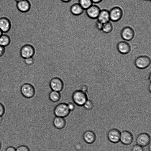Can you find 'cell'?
I'll use <instances>...</instances> for the list:
<instances>
[{
  "label": "cell",
  "instance_id": "6da1fadb",
  "mask_svg": "<svg viewBox=\"0 0 151 151\" xmlns=\"http://www.w3.org/2000/svg\"><path fill=\"white\" fill-rule=\"evenodd\" d=\"M73 103L79 106H83L88 99L86 93L81 90H78L74 91L72 96Z\"/></svg>",
  "mask_w": 151,
  "mask_h": 151
},
{
  "label": "cell",
  "instance_id": "7a4b0ae2",
  "mask_svg": "<svg viewBox=\"0 0 151 151\" xmlns=\"http://www.w3.org/2000/svg\"><path fill=\"white\" fill-rule=\"evenodd\" d=\"M70 111L67 104L65 102H61L55 106L54 110V113L56 116L63 118L67 116Z\"/></svg>",
  "mask_w": 151,
  "mask_h": 151
},
{
  "label": "cell",
  "instance_id": "3957f363",
  "mask_svg": "<svg viewBox=\"0 0 151 151\" xmlns=\"http://www.w3.org/2000/svg\"><path fill=\"white\" fill-rule=\"evenodd\" d=\"M20 91L24 97L29 99L32 97L35 94V89L32 85L29 83H24L20 87Z\"/></svg>",
  "mask_w": 151,
  "mask_h": 151
},
{
  "label": "cell",
  "instance_id": "277c9868",
  "mask_svg": "<svg viewBox=\"0 0 151 151\" xmlns=\"http://www.w3.org/2000/svg\"><path fill=\"white\" fill-rule=\"evenodd\" d=\"M151 60L150 58L146 55H142L137 57L134 61L136 66L140 69H145L150 64Z\"/></svg>",
  "mask_w": 151,
  "mask_h": 151
},
{
  "label": "cell",
  "instance_id": "5b68a950",
  "mask_svg": "<svg viewBox=\"0 0 151 151\" xmlns=\"http://www.w3.org/2000/svg\"><path fill=\"white\" fill-rule=\"evenodd\" d=\"M110 20L116 22L119 21L123 15V11L122 9L119 6L113 7L109 11Z\"/></svg>",
  "mask_w": 151,
  "mask_h": 151
},
{
  "label": "cell",
  "instance_id": "8992f818",
  "mask_svg": "<svg viewBox=\"0 0 151 151\" xmlns=\"http://www.w3.org/2000/svg\"><path fill=\"white\" fill-rule=\"evenodd\" d=\"M49 85L52 90L59 92L62 91L64 87L62 80L57 77H54L50 80Z\"/></svg>",
  "mask_w": 151,
  "mask_h": 151
},
{
  "label": "cell",
  "instance_id": "52a82bcc",
  "mask_svg": "<svg viewBox=\"0 0 151 151\" xmlns=\"http://www.w3.org/2000/svg\"><path fill=\"white\" fill-rule=\"evenodd\" d=\"M34 53V49L33 47L29 44L22 45L20 50V54L23 59L33 57Z\"/></svg>",
  "mask_w": 151,
  "mask_h": 151
},
{
  "label": "cell",
  "instance_id": "ba28073f",
  "mask_svg": "<svg viewBox=\"0 0 151 151\" xmlns=\"http://www.w3.org/2000/svg\"><path fill=\"white\" fill-rule=\"evenodd\" d=\"M120 35L123 39L126 41H130L134 38L135 32L132 28L129 26H126L122 29Z\"/></svg>",
  "mask_w": 151,
  "mask_h": 151
},
{
  "label": "cell",
  "instance_id": "9c48e42d",
  "mask_svg": "<svg viewBox=\"0 0 151 151\" xmlns=\"http://www.w3.org/2000/svg\"><path fill=\"white\" fill-rule=\"evenodd\" d=\"M150 135L146 133L143 132L137 136L136 142L137 144L143 147L149 145L150 143Z\"/></svg>",
  "mask_w": 151,
  "mask_h": 151
},
{
  "label": "cell",
  "instance_id": "30bf717a",
  "mask_svg": "<svg viewBox=\"0 0 151 151\" xmlns=\"http://www.w3.org/2000/svg\"><path fill=\"white\" fill-rule=\"evenodd\" d=\"M121 132L117 129H110L107 133V137L109 141L112 143H116L120 140Z\"/></svg>",
  "mask_w": 151,
  "mask_h": 151
},
{
  "label": "cell",
  "instance_id": "8fae6325",
  "mask_svg": "<svg viewBox=\"0 0 151 151\" xmlns=\"http://www.w3.org/2000/svg\"><path fill=\"white\" fill-rule=\"evenodd\" d=\"M101 11L100 7L97 5L92 4L86 10V14L90 19H96Z\"/></svg>",
  "mask_w": 151,
  "mask_h": 151
},
{
  "label": "cell",
  "instance_id": "7c38bea8",
  "mask_svg": "<svg viewBox=\"0 0 151 151\" xmlns=\"http://www.w3.org/2000/svg\"><path fill=\"white\" fill-rule=\"evenodd\" d=\"M133 140V136L132 133L127 130H124L121 132L120 140L123 144L127 145L132 144Z\"/></svg>",
  "mask_w": 151,
  "mask_h": 151
},
{
  "label": "cell",
  "instance_id": "4fadbf2b",
  "mask_svg": "<svg viewBox=\"0 0 151 151\" xmlns=\"http://www.w3.org/2000/svg\"><path fill=\"white\" fill-rule=\"evenodd\" d=\"M83 137L84 142L89 145L93 143L96 138V134L91 130L85 131L83 134Z\"/></svg>",
  "mask_w": 151,
  "mask_h": 151
},
{
  "label": "cell",
  "instance_id": "5bb4252c",
  "mask_svg": "<svg viewBox=\"0 0 151 151\" xmlns=\"http://www.w3.org/2000/svg\"><path fill=\"white\" fill-rule=\"evenodd\" d=\"M117 49L120 53L125 55L130 52L131 47L128 42L125 41H121L117 44Z\"/></svg>",
  "mask_w": 151,
  "mask_h": 151
},
{
  "label": "cell",
  "instance_id": "9a60e30c",
  "mask_svg": "<svg viewBox=\"0 0 151 151\" xmlns=\"http://www.w3.org/2000/svg\"><path fill=\"white\" fill-rule=\"evenodd\" d=\"M11 23L9 18L6 17L0 18V29L3 33H6L10 29Z\"/></svg>",
  "mask_w": 151,
  "mask_h": 151
},
{
  "label": "cell",
  "instance_id": "2e32d148",
  "mask_svg": "<svg viewBox=\"0 0 151 151\" xmlns=\"http://www.w3.org/2000/svg\"><path fill=\"white\" fill-rule=\"evenodd\" d=\"M30 3L29 0H22L17 2L16 6L18 10L22 13L28 12L30 8Z\"/></svg>",
  "mask_w": 151,
  "mask_h": 151
},
{
  "label": "cell",
  "instance_id": "e0dca14e",
  "mask_svg": "<svg viewBox=\"0 0 151 151\" xmlns=\"http://www.w3.org/2000/svg\"><path fill=\"white\" fill-rule=\"evenodd\" d=\"M97 19L103 24L109 22L110 20L109 11L106 9L101 10Z\"/></svg>",
  "mask_w": 151,
  "mask_h": 151
},
{
  "label": "cell",
  "instance_id": "ac0fdd59",
  "mask_svg": "<svg viewBox=\"0 0 151 151\" xmlns=\"http://www.w3.org/2000/svg\"><path fill=\"white\" fill-rule=\"evenodd\" d=\"M54 126L58 129L63 128L65 124V121L64 118L55 116L53 121Z\"/></svg>",
  "mask_w": 151,
  "mask_h": 151
},
{
  "label": "cell",
  "instance_id": "d6986e66",
  "mask_svg": "<svg viewBox=\"0 0 151 151\" xmlns=\"http://www.w3.org/2000/svg\"><path fill=\"white\" fill-rule=\"evenodd\" d=\"M70 10L72 14L76 15H78L81 14L84 9L78 3H76L72 6Z\"/></svg>",
  "mask_w": 151,
  "mask_h": 151
},
{
  "label": "cell",
  "instance_id": "ffe728a7",
  "mask_svg": "<svg viewBox=\"0 0 151 151\" xmlns=\"http://www.w3.org/2000/svg\"><path fill=\"white\" fill-rule=\"evenodd\" d=\"M11 41L9 36L7 35L3 34L0 37V45L4 47L7 46Z\"/></svg>",
  "mask_w": 151,
  "mask_h": 151
},
{
  "label": "cell",
  "instance_id": "44dd1931",
  "mask_svg": "<svg viewBox=\"0 0 151 151\" xmlns=\"http://www.w3.org/2000/svg\"><path fill=\"white\" fill-rule=\"evenodd\" d=\"M49 97L51 101L56 102L60 100L61 94L60 92L52 90L49 93Z\"/></svg>",
  "mask_w": 151,
  "mask_h": 151
},
{
  "label": "cell",
  "instance_id": "7402d4cb",
  "mask_svg": "<svg viewBox=\"0 0 151 151\" xmlns=\"http://www.w3.org/2000/svg\"><path fill=\"white\" fill-rule=\"evenodd\" d=\"M113 29V26L110 21L103 24L102 31L105 33H110Z\"/></svg>",
  "mask_w": 151,
  "mask_h": 151
},
{
  "label": "cell",
  "instance_id": "603a6c76",
  "mask_svg": "<svg viewBox=\"0 0 151 151\" xmlns=\"http://www.w3.org/2000/svg\"><path fill=\"white\" fill-rule=\"evenodd\" d=\"M78 4L84 9H86L93 4L91 0H79Z\"/></svg>",
  "mask_w": 151,
  "mask_h": 151
},
{
  "label": "cell",
  "instance_id": "cb8c5ba5",
  "mask_svg": "<svg viewBox=\"0 0 151 151\" xmlns=\"http://www.w3.org/2000/svg\"><path fill=\"white\" fill-rule=\"evenodd\" d=\"M83 106L86 110H91L93 108V104L91 101L88 99L83 105Z\"/></svg>",
  "mask_w": 151,
  "mask_h": 151
},
{
  "label": "cell",
  "instance_id": "d4e9b609",
  "mask_svg": "<svg viewBox=\"0 0 151 151\" xmlns=\"http://www.w3.org/2000/svg\"><path fill=\"white\" fill-rule=\"evenodd\" d=\"M24 63L27 66H31L34 63V59L32 57L27 58L24 59Z\"/></svg>",
  "mask_w": 151,
  "mask_h": 151
},
{
  "label": "cell",
  "instance_id": "484cf974",
  "mask_svg": "<svg viewBox=\"0 0 151 151\" xmlns=\"http://www.w3.org/2000/svg\"><path fill=\"white\" fill-rule=\"evenodd\" d=\"M16 151H30V150L27 146L24 145H22L16 148Z\"/></svg>",
  "mask_w": 151,
  "mask_h": 151
},
{
  "label": "cell",
  "instance_id": "4316f807",
  "mask_svg": "<svg viewBox=\"0 0 151 151\" xmlns=\"http://www.w3.org/2000/svg\"><path fill=\"white\" fill-rule=\"evenodd\" d=\"M132 151H145L143 147L138 145H134L132 149Z\"/></svg>",
  "mask_w": 151,
  "mask_h": 151
},
{
  "label": "cell",
  "instance_id": "83f0119b",
  "mask_svg": "<svg viewBox=\"0 0 151 151\" xmlns=\"http://www.w3.org/2000/svg\"><path fill=\"white\" fill-rule=\"evenodd\" d=\"M103 24L97 20L95 23V27L99 30L102 31Z\"/></svg>",
  "mask_w": 151,
  "mask_h": 151
},
{
  "label": "cell",
  "instance_id": "f1b7e54d",
  "mask_svg": "<svg viewBox=\"0 0 151 151\" xmlns=\"http://www.w3.org/2000/svg\"><path fill=\"white\" fill-rule=\"evenodd\" d=\"M67 106L70 111L73 110L75 108V104L73 102H70L67 104Z\"/></svg>",
  "mask_w": 151,
  "mask_h": 151
},
{
  "label": "cell",
  "instance_id": "f546056e",
  "mask_svg": "<svg viewBox=\"0 0 151 151\" xmlns=\"http://www.w3.org/2000/svg\"><path fill=\"white\" fill-rule=\"evenodd\" d=\"M5 109L4 105L0 102V116H3L5 112Z\"/></svg>",
  "mask_w": 151,
  "mask_h": 151
},
{
  "label": "cell",
  "instance_id": "4dcf8cb0",
  "mask_svg": "<svg viewBox=\"0 0 151 151\" xmlns=\"http://www.w3.org/2000/svg\"><path fill=\"white\" fill-rule=\"evenodd\" d=\"M5 50V47L0 45V57L4 54Z\"/></svg>",
  "mask_w": 151,
  "mask_h": 151
},
{
  "label": "cell",
  "instance_id": "1f68e13d",
  "mask_svg": "<svg viewBox=\"0 0 151 151\" xmlns=\"http://www.w3.org/2000/svg\"><path fill=\"white\" fill-rule=\"evenodd\" d=\"M16 148L13 146H10L7 147L5 151H16Z\"/></svg>",
  "mask_w": 151,
  "mask_h": 151
},
{
  "label": "cell",
  "instance_id": "d6a6232c",
  "mask_svg": "<svg viewBox=\"0 0 151 151\" xmlns=\"http://www.w3.org/2000/svg\"><path fill=\"white\" fill-rule=\"evenodd\" d=\"M93 3L98 4L101 2L103 0H91Z\"/></svg>",
  "mask_w": 151,
  "mask_h": 151
},
{
  "label": "cell",
  "instance_id": "836d02e7",
  "mask_svg": "<svg viewBox=\"0 0 151 151\" xmlns=\"http://www.w3.org/2000/svg\"><path fill=\"white\" fill-rule=\"evenodd\" d=\"M3 121V118L2 116H0V124L2 123Z\"/></svg>",
  "mask_w": 151,
  "mask_h": 151
},
{
  "label": "cell",
  "instance_id": "e575fe53",
  "mask_svg": "<svg viewBox=\"0 0 151 151\" xmlns=\"http://www.w3.org/2000/svg\"><path fill=\"white\" fill-rule=\"evenodd\" d=\"M62 1L65 2H69L71 0H61Z\"/></svg>",
  "mask_w": 151,
  "mask_h": 151
},
{
  "label": "cell",
  "instance_id": "d590c367",
  "mask_svg": "<svg viewBox=\"0 0 151 151\" xmlns=\"http://www.w3.org/2000/svg\"><path fill=\"white\" fill-rule=\"evenodd\" d=\"M45 65H48V66H51V65H50V64H45ZM50 67H51V66H50ZM52 67L53 68V67ZM55 68H54V69L55 70ZM54 71H55V70H54ZM55 72H56V76H55V77H56V71H55Z\"/></svg>",
  "mask_w": 151,
  "mask_h": 151
},
{
  "label": "cell",
  "instance_id": "8d00e7d4",
  "mask_svg": "<svg viewBox=\"0 0 151 151\" xmlns=\"http://www.w3.org/2000/svg\"><path fill=\"white\" fill-rule=\"evenodd\" d=\"M148 148H149V151H151V144H150V145H149Z\"/></svg>",
  "mask_w": 151,
  "mask_h": 151
},
{
  "label": "cell",
  "instance_id": "74e56055",
  "mask_svg": "<svg viewBox=\"0 0 151 151\" xmlns=\"http://www.w3.org/2000/svg\"><path fill=\"white\" fill-rule=\"evenodd\" d=\"M149 89L150 91V92L151 90V86L150 84L149 85Z\"/></svg>",
  "mask_w": 151,
  "mask_h": 151
},
{
  "label": "cell",
  "instance_id": "f35d334b",
  "mask_svg": "<svg viewBox=\"0 0 151 151\" xmlns=\"http://www.w3.org/2000/svg\"><path fill=\"white\" fill-rule=\"evenodd\" d=\"M3 34V32L0 29V37Z\"/></svg>",
  "mask_w": 151,
  "mask_h": 151
},
{
  "label": "cell",
  "instance_id": "ab89813d",
  "mask_svg": "<svg viewBox=\"0 0 151 151\" xmlns=\"http://www.w3.org/2000/svg\"><path fill=\"white\" fill-rule=\"evenodd\" d=\"M17 2L20 1L22 0H14Z\"/></svg>",
  "mask_w": 151,
  "mask_h": 151
},
{
  "label": "cell",
  "instance_id": "60d3db41",
  "mask_svg": "<svg viewBox=\"0 0 151 151\" xmlns=\"http://www.w3.org/2000/svg\"><path fill=\"white\" fill-rule=\"evenodd\" d=\"M1 143L0 142V150L1 149Z\"/></svg>",
  "mask_w": 151,
  "mask_h": 151
},
{
  "label": "cell",
  "instance_id": "b9f144b4",
  "mask_svg": "<svg viewBox=\"0 0 151 151\" xmlns=\"http://www.w3.org/2000/svg\"><path fill=\"white\" fill-rule=\"evenodd\" d=\"M47 66H48V67H50V66H48V65H47ZM54 70V71L55 70L54 69V70ZM55 76H56V72H55ZM54 73H53V74H54Z\"/></svg>",
  "mask_w": 151,
  "mask_h": 151
},
{
  "label": "cell",
  "instance_id": "7bdbcfd3",
  "mask_svg": "<svg viewBox=\"0 0 151 151\" xmlns=\"http://www.w3.org/2000/svg\"><path fill=\"white\" fill-rule=\"evenodd\" d=\"M145 0V1H150V0Z\"/></svg>",
  "mask_w": 151,
  "mask_h": 151
},
{
  "label": "cell",
  "instance_id": "ee69618b",
  "mask_svg": "<svg viewBox=\"0 0 151 151\" xmlns=\"http://www.w3.org/2000/svg\"><path fill=\"white\" fill-rule=\"evenodd\" d=\"M47 67H48V66H47Z\"/></svg>",
  "mask_w": 151,
  "mask_h": 151
},
{
  "label": "cell",
  "instance_id": "f6af8a7d",
  "mask_svg": "<svg viewBox=\"0 0 151 151\" xmlns=\"http://www.w3.org/2000/svg\"><path fill=\"white\" fill-rule=\"evenodd\" d=\"M0 151H1L0 150Z\"/></svg>",
  "mask_w": 151,
  "mask_h": 151
}]
</instances>
